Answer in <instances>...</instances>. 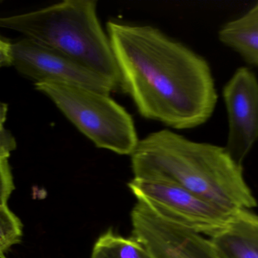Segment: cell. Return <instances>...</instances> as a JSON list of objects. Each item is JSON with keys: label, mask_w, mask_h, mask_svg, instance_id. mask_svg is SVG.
Segmentation results:
<instances>
[{"label": "cell", "mask_w": 258, "mask_h": 258, "mask_svg": "<svg viewBox=\"0 0 258 258\" xmlns=\"http://www.w3.org/2000/svg\"><path fill=\"white\" fill-rule=\"evenodd\" d=\"M107 33L120 88L141 116L177 130L210 119L218 95L204 58L152 26L110 21Z\"/></svg>", "instance_id": "6da1fadb"}, {"label": "cell", "mask_w": 258, "mask_h": 258, "mask_svg": "<svg viewBox=\"0 0 258 258\" xmlns=\"http://www.w3.org/2000/svg\"><path fill=\"white\" fill-rule=\"evenodd\" d=\"M131 158L135 178L172 182L230 213L257 207L242 165L224 147L165 129L140 140Z\"/></svg>", "instance_id": "7a4b0ae2"}, {"label": "cell", "mask_w": 258, "mask_h": 258, "mask_svg": "<svg viewBox=\"0 0 258 258\" xmlns=\"http://www.w3.org/2000/svg\"><path fill=\"white\" fill-rule=\"evenodd\" d=\"M0 28L18 32L59 51L120 88V75L95 0H65L27 13L0 17Z\"/></svg>", "instance_id": "3957f363"}, {"label": "cell", "mask_w": 258, "mask_h": 258, "mask_svg": "<svg viewBox=\"0 0 258 258\" xmlns=\"http://www.w3.org/2000/svg\"><path fill=\"white\" fill-rule=\"evenodd\" d=\"M95 146L132 156L139 139L133 118L108 94L68 83H35Z\"/></svg>", "instance_id": "277c9868"}, {"label": "cell", "mask_w": 258, "mask_h": 258, "mask_svg": "<svg viewBox=\"0 0 258 258\" xmlns=\"http://www.w3.org/2000/svg\"><path fill=\"white\" fill-rule=\"evenodd\" d=\"M128 186L138 201L158 215L209 238L221 231L233 215L168 180L134 177Z\"/></svg>", "instance_id": "5b68a950"}, {"label": "cell", "mask_w": 258, "mask_h": 258, "mask_svg": "<svg viewBox=\"0 0 258 258\" xmlns=\"http://www.w3.org/2000/svg\"><path fill=\"white\" fill-rule=\"evenodd\" d=\"M131 218L132 237L154 258H227L210 239L160 216L142 201Z\"/></svg>", "instance_id": "8992f818"}, {"label": "cell", "mask_w": 258, "mask_h": 258, "mask_svg": "<svg viewBox=\"0 0 258 258\" xmlns=\"http://www.w3.org/2000/svg\"><path fill=\"white\" fill-rule=\"evenodd\" d=\"M10 59L12 66L36 83L54 82L79 85L108 95L119 89L110 79L27 38L10 42Z\"/></svg>", "instance_id": "52a82bcc"}, {"label": "cell", "mask_w": 258, "mask_h": 258, "mask_svg": "<svg viewBox=\"0 0 258 258\" xmlns=\"http://www.w3.org/2000/svg\"><path fill=\"white\" fill-rule=\"evenodd\" d=\"M223 98L228 118L224 148L242 165L258 140V80L246 67L238 68L224 85Z\"/></svg>", "instance_id": "ba28073f"}, {"label": "cell", "mask_w": 258, "mask_h": 258, "mask_svg": "<svg viewBox=\"0 0 258 258\" xmlns=\"http://www.w3.org/2000/svg\"><path fill=\"white\" fill-rule=\"evenodd\" d=\"M212 242L227 258H258V215L251 210L233 213Z\"/></svg>", "instance_id": "9c48e42d"}, {"label": "cell", "mask_w": 258, "mask_h": 258, "mask_svg": "<svg viewBox=\"0 0 258 258\" xmlns=\"http://www.w3.org/2000/svg\"><path fill=\"white\" fill-rule=\"evenodd\" d=\"M221 43L258 68V2L239 18L224 24L218 31Z\"/></svg>", "instance_id": "30bf717a"}, {"label": "cell", "mask_w": 258, "mask_h": 258, "mask_svg": "<svg viewBox=\"0 0 258 258\" xmlns=\"http://www.w3.org/2000/svg\"><path fill=\"white\" fill-rule=\"evenodd\" d=\"M91 258H154L148 250L134 239L124 238L110 229L98 238Z\"/></svg>", "instance_id": "8fae6325"}, {"label": "cell", "mask_w": 258, "mask_h": 258, "mask_svg": "<svg viewBox=\"0 0 258 258\" xmlns=\"http://www.w3.org/2000/svg\"><path fill=\"white\" fill-rule=\"evenodd\" d=\"M23 225L19 218L8 206L0 207V258L22 239Z\"/></svg>", "instance_id": "7c38bea8"}, {"label": "cell", "mask_w": 258, "mask_h": 258, "mask_svg": "<svg viewBox=\"0 0 258 258\" xmlns=\"http://www.w3.org/2000/svg\"><path fill=\"white\" fill-rule=\"evenodd\" d=\"M14 189L15 185L8 159L0 157V207L7 205Z\"/></svg>", "instance_id": "4fadbf2b"}, {"label": "cell", "mask_w": 258, "mask_h": 258, "mask_svg": "<svg viewBox=\"0 0 258 258\" xmlns=\"http://www.w3.org/2000/svg\"><path fill=\"white\" fill-rule=\"evenodd\" d=\"M16 148L17 142L13 135L6 129L0 130V157L9 159Z\"/></svg>", "instance_id": "5bb4252c"}, {"label": "cell", "mask_w": 258, "mask_h": 258, "mask_svg": "<svg viewBox=\"0 0 258 258\" xmlns=\"http://www.w3.org/2000/svg\"><path fill=\"white\" fill-rule=\"evenodd\" d=\"M10 42L0 38V67L10 66Z\"/></svg>", "instance_id": "9a60e30c"}, {"label": "cell", "mask_w": 258, "mask_h": 258, "mask_svg": "<svg viewBox=\"0 0 258 258\" xmlns=\"http://www.w3.org/2000/svg\"><path fill=\"white\" fill-rule=\"evenodd\" d=\"M8 106L0 101V130L5 129L4 124L7 118Z\"/></svg>", "instance_id": "2e32d148"}]
</instances>
